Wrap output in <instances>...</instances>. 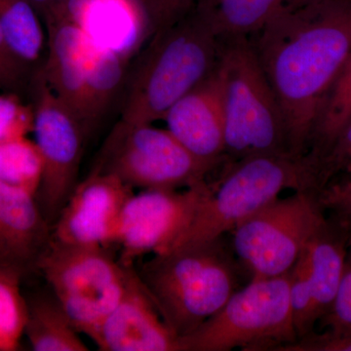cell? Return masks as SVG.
<instances>
[{
	"label": "cell",
	"mask_w": 351,
	"mask_h": 351,
	"mask_svg": "<svg viewBox=\"0 0 351 351\" xmlns=\"http://www.w3.org/2000/svg\"><path fill=\"white\" fill-rule=\"evenodd\" d=\"M287 130L289 151L306 154L327 95L351 54V0H307L248 36Z\"/></svg>",
	"instance_id": "obj_1"
},
{
	"label": "cell",
	"mask_w": 351,
	"mask_h": 351,
	"mask_svg": "<svg viewBox=\"0 0 351 351\" xmlns=\"http://www.w3.org/2000/svg\"><path fill=\"white\" fill-rule=\"evenodd\" d=\"M348 258L343 280L329 313L323 317L332 331L351 334V241L348 240Z\"/></svg>",
	"instance_id": "obj_30"
},
{
	"label": "cell",
	"mask_w": 351,
	"mask_h": 351,
	"mask_svg": "<svg viewBox=\"0 0 351 351\" xmlns=\"http://www.w3.org/2000/svg\"><path fill=\"white\" fill-rule=\"evenodd\" d=\"M351 120V54L327 95L307 156L311 160L319 156L332 144Z\"/></svg>",
	"instance_id": "obj_23"
},
{
	"label": "cell",
	"mask_w": 351,
	"mask_h": 351,
	"mask_svg": "<svg viewBox=\"0 0 351 351\" xmlns=\"http://www.w3.org/2000/svg\"><path fill=\"white\" fill-rule=\"evenodd\" d=\"M276 351H351V334L332 330L323 334L311 332Z\"/></svg>",
	"instance_id": "obj_31"
},
{
	"label": "cell",
	"mask_w": 351,
	"mask_h": 351,
	"mask_svg": "<svg viewBox=\"0 0 351 351\" xmlns=\"http://www.w3.org/2000/svg\"><path fill=\"white\" fill-rule=\"evenodd\" d=\"M25 298L27 302L25 336L32 350H89L49 287L47 291L25 294Z\"/></svg>",
	"instance_id": "obj_19"
},
{
	"label": "cell",
	"mask_w": 351,
	"mask_h": 351,
	"mask_svg": "<svg viewBox=\"0 0 351 351\" xmlns=\"http://www.w3.org/2000/svg\"><path fill=\"white\" fill-rule=\"evenodd\" d=\"M135 269L178 339L218 313L239 284L237 263L221 239L154 254Z\"/></svg>",
	"instance_id": "obj_3"
},
{
	"label": "cell",
	"mask_w": 351,
	"mask_h": 351,
	"mask_svg": "<svg viewBox=\"0 0 351 351\" xmlns=\"http://www.w3.org/2000/svg\"><path fill=\"white\" fill-rule=\"evenodd\" d=\"M225 156L291 154L282 110L247 36L221 39Z\"/></svg>",
	"instance_id": "obj_4"
},
{
	"label": "cell",
	"mask_w": 351,
	"mask_h": 351,
	"mask_svg": "<svg viewBox=\"0 0 351 351\" xmlns=\"http://www.w3.org/2000/svg\"><path fill=\"white\" fill-rule=\"evenodd\" d=\"M43 171L36 142L21 137L0 143V182L36 196Z\"/></svg>",
	"instance_id": "obj_24"
},
{
	"label": "cell",
	"mask_w": 351,
	"mask_h": 351,
	"mask_svg": "<svg viewBox=\"0 0 351 351\" xmlns=\"http://www.w3.org/2000/svg\"><path fill=\"white\" fill-rule=\"evenodd\" d=\"M93 341L101 351H179L178 337L164 322L134 265L121 299Z\"/></svg>",
	"instance_id": "obj_13"
},
{
	"label": "cell",
	"mask_w": 351,
	"mask_h": 351,
	"mask_svg": "<svg viewBox=\"0 0 351 351\" xmlns=\"http://www.w3.org/2000/svg\"><path fill=\"white\" fill-rule=\"evenodd\" d=\"M317 195L325 214L331 215L330 219L351 230V170L328 182Z\"/></svg>",
	"instance_id": "obj_28"
},
{
	"label": "cell",
	"mask_w": 351,
	"mask_h": 351,
	"mask_svg": "<svg viewBox=\"0 0 351 351\" xmlns=\"http://www.w3.org/2000/svg\"><path fill=\"white\" fill-rule=\"evenodd\" d=\"M44 23L48 54L40 73L58 98L91 131L86 108L91 41L64 14L51 16Z\"/></svg>",
	"instance_id": "obj_15"
},
{
	"label": "cell",
	"mask_w": 351,
	"mask_h": 351,
	"mask_svg": "<svg viewBox=\"0 0 351 351\" xmlns=\"http://www.w3.org/2000/svg\"><path fill=\"white\" fill-rule=\"evenodd\" d=\"M152 32L174 24L188 15L195 6V0H147Z\"/></svg>",
	"instance_id": "obj_32"
},
{
	"label": "cell",
	"mask_w": 351,
	"mask_h": 351,
	"mask_svg": "<svg viewBox=\"0 0 351 351\" xmlns=\"http://www.w3.org/2000/svg\"><path fill=\"white\" fill-rule=\"evenodd\" d=\"M168 130L203 162L217 167L225 156V112L218 64L164 117Z\"/></svg>",
	"instance_id": "obj_14"
},
{
	"label": "cell",
	"mask_w": 351,
	"mask_h": 351,
	"mask_svg": "<svg viewBox=\"0 0 351 351\" xmlns=\"http://www.w3.org/2000/svg\"><path fill=\"white\" fill-rule=\"evenodd\" d=\"M61 13L95 45L126 59L152 31L147 4L141 0H68Z\"/></svg>",
	"instance_id": "obj_17"
},
{
	"label": "cell",
	"mask_w": 351,
	"mask_h": 351,
	"mask_svg": "<svg viewBox=\"0 0 351 351\" xmlns=\"http://www.w3.org/2000/svg\"><path fill=\"white\" fill-rule=\"evenodd\" d=\"M214 166L198 159L169 130L152 124L108 135L92 172L107 173L130 188L188 189L205 182Z\"/></svg>",
	"instance_id": "obj_9"
},
{
	"label": "cell",
	"mask_w": 351,
	"mask_h": 351,
	"mask_svg": "<svg viewBox=\"0 0 351 351\" xmlns=\"http://www.w3.org/2000/svg\"><path fill=\"white\" fill-rule=\"evenodd\" d=\"M130 267L110 249L76 246L51 239L38 272L80 334L94 341L101 322L119 304Z\"/></svg>",
	"instance_id": "obj_7"
},
{
	"label": "cell",
	"mask_w": 351,
	"mask_h": 351,
	"mask_svg": "<svg viewBox=\"0 0 351 351\" xmlns=\"http://www.w3.org/2000/svg\"><path fill=\"white\" fill-rule=\"evenodd\" d=\"M39 17L29 0H0V29L14 54L27 64L43 52L45 38Z\"/></svg>",
	"instance_id": "obj_21"
},
{
	"label": "cell",
	"mask_w": 351,
	"mask_h": 351,
	"mask_svg": "<svg viewBox=\"0 0 351 351\" xmlns=\"http://www.w3.org/2000/svg\"><path fill=\"white\" fill-rule=\"evenodd\" d=\"M34 108L14 94L0 95V143L27 137L34 130Z\"/></svg>",
	"instance_id": "obj_29"
},
{
	"label": "cell",
	"mask_w": 351,
	"mask_h": 351,
	"mask_svg": "<svg viewBox=\"0 0 351 351\" xmlns=\"http://www.w3.org/2000/svg\"><path fill=\"white\" fill-rule=\"evenodd\" d=\"M24 276L11 267H0V351H15L25 335L27 302Z\"/></svg>",
	"instance_id": "obj_25"
},
{
	"label": "cell",
	"mask_w": 351,
	"mask_h": 351,
	"mask_svg": "<svg viewBox=\"0 0 351 351\" xmlns=\"http://www.w3.org/2000/svg\"><path fill=\"white\" fill-rule=\"evenodd\" d=\"M43 21L53 14L63 10L68 0H29Z\"/></svg>",
	"instance_id": "obj_34"
},
{
	"label": "cell",
	"mask_w": 351,
	"mask_h": 351,
	"mask_svg": "<svg viewBox=\"0 0 351 351\" xmlns=\"http://www.w3.org/2000/svg\"><path fill=\"white\" fill-rule=\"evenodd\" d=\"M290 302L297 339L313 332L316 321L313 314V297L304 251L289 270Z\"/></svg>",
	"instance_id": "obj_26"
},
{
	"label": "cell",
	"mask_w": 351,
	"mask_h": 351,
	"mask_svg": "<svg viewBox=\"0 0 351 351\" xmlns=\"http://www.w3.org/2000/svg\"><path fill=\"white\" fill-rule=\"evenodd\" d=\"M27 66L14 54L0 29V88L15 89L19 86L24 80Z\"/></svg>",
	"instance_id": "obj_33"
},
{
	"label": "cell",
	"mask_w": 351,
	"mask_h": 351,
	"mask_svg": "<svg viewBox=\"0 0 351 351\" xmlns=\"http://www.w3.org/2000/svg\"><path fill=\"white\" fill-rule=\"evenodd\" d=\"M311 162L317 193L332 179L351 170V120L332 144Z\"/></svg>",
	"instance_id": "obj_27"
},
{
	"label": "cell",
	"mask_w": 351,
	"mask_h": 351,
	"mask_svg": "<svg viewBox=\"0 0 351 351\" xmlns=\"http://www.w3.org/2000/svg\"><path fill=\"white\" fill-rule=\"evenodd\" d=\"M221 38L202 1L174 24L152 32L117 128L152 124L216 69Z\"/></svg>",
	"instance_id": "obj_2"
},
{
	"label": "cell",
	"mask_w": 351,
	"mask_h": 351,
	"mask_svg": "<svg viewBox=\"0 0 351 351\" xmlns=\"http://www.w3.org/2000/svg\"><path fill=\"white\" fill-rule=\"evenodd\" d=\"M286 189L316 191L306 154H267L237 161L218 188L201 201L188 230L170 250L221 239Z\"/></svg>",
	"instance_id": "obj_5"
},
{
	"label": "cell",
	"mask_w": 351,
	"mask_h": 351,
	"mask_svg": "<svg viewBox=\"0 0 351 351\" xmlns=\"http://www.w3.org/2000/svg\"><path fill=\"white\" fill-rule=\"evenodd\" d=\"M314 191L277 198L232 230V249L253 278L288 274L316 232L326 223Z\"/></svg>",
	"instance_id": "obj_8"
},
{
	"label": "cell",
	"mask_w": 351,
	"mask_h": 351,
	"mask_svg": "<svg viewBox=\"0 0 351 351\" xmlns=\"http://www.w3.org/2000/svg\"><path fill=\"white\" fill-rule=\"evenodd\" d=\"M206 181L178 189H145L127 201L119 219V261L132 267L147 254L169 251L188 230L196 210L212 191Z\"/></svg>",
	"instance_id": "obj_11"
},
{
	"label": "cell",
	"mask_w": 351,
	"mask_h": 351,
	"mask_svg": "<svg viewBox=\"0 0 351 351\" xmlns=\"http://www.w3.org/2000/svg\"><path fill=\"white\" fill-rule=\"evenodd\" d=\"M134 189L107 173L91 172L78 182L52 226V239L76 246L110 249Z\"/></svg>",
	"instance_id": "obj_12"
},
{
	"label": "cell",
	"mask_w": 351,
	"mask_h": 351,
	"mask_svg": "<svg viewBox=\"0 0 351 351\" xmlns=\"http://www.w3.org/2000/svg\"><path fill=\"white\" fill-rule=\"evenodd\" d=\"M52 239V226L36 196L0 182V267L23 276L38 271Z\"/></svg>",
	"instance_id": "obj_16"
},
{
	"label": "cell",
	"mask_w": 351,
	"mask_h": 351,
	"mask_svg": "<svg viewBox=\"0 0 351 351\" xmlns=\"http://www.w3.org/2000/svg\"><path fill=\"white\" fill-rule=\"evenodd\" d=\"M346 232H348V239L351 241V230H346Z\"/></svg>",
	"instance_id": "obj_35"
},
{
	"label": "cell",
	"mask_w": 351,
	"mask_h": 351,
	"mask_svg": "<svg viewBox=\"0 0 351 351\" xmlns=\"http://www.w3.org/2000/svg\"><path fill=\"white\" fill-rule=\"evenodd\" d=\"M127 61L126 58L91 43L86 108L88 121L92 127L114 98L125 75Z\"/></svg>",
	"instance_id": "obj_22"
},
{
	"label": "cell",
	"mask_w": 351,
	"mask_h": 351,
	"mask_svg": "<svg viewBox=\"0 0 351 351\" xmlns=\"http://www.w3.org/2000/svg\"><path fill=\"white\" fill-rule=\"evenodd\" d=\"M288 274L253 278L195 331L178 339L179 351L274 350L297 339Z\"/></svg>",
	"instance_id": "obj_6"
},
{
	"label": "cell",
	"mask_w": 351,
	"mask_h": 351,
	"mask_svg": "<svg viewBox=\"0 0 351 351\" xmlns=\"http://www.w3.org/2000/svg\"><path fill=\"white\" fill-rule=\"evenodd\" d=\"M34 132L43 171L36 199L53 226L78 184L89 129L52 91L43 73L36 83Z\"/></svg>",
	"instance_id": "obj_10"
},
{
	"label": "cell",
	"mask_w": 351,
	"mask_h": 351,
	"mask_svg": "<svg viewBox=\"0 0 351 351\" xmlns=\"http://www.w3.org/2000/svg\"><path fill=\"white\" fill-rule=\"evenodd\" d=\"M316 322L322 319L334 304L348 258V233L328 219L304 249Z\"/></svg>",
	"instance_id": "obj_18"
},
{
	"label": "cell",
	"mask_w": 351,
	"mask_h": 351,
	"mask_svg": "<svg viewBox=\"0 0 351 351\" xmlns=\"http://www.w3.org/2000/svg\"><path fill=\"white\" fill-rule=\"evenodd\" d=\"M307 0H203L221 39L250 36L289 7Z\"/></svg>",
	"instance_id": "obj_20"
}]
</instances>
